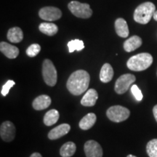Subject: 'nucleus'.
Segmentation results:
<instances>
[{
  "label": "nucleus",
  "mask_w": 157,
  "mask_h": 157,
  "mask_svg": "<svg viewBox=\"0 0 157 157\" xmlns=\"http://www.w3.org/2000/svg\"><path fill=\"white\" fill-rule=\"evenodd\" d=\"M0 50L7 58L10 59L16 58L19 55L18 48L5 42L0 43Z\"/></svg>",
  "instance_id": "12"
},
{
  "label": "nucleus",
  "mask_w": 157,
  "mask_h": 157,
  "mask_svg": "<svg viewBox=\"0 0 157 157\" xmlns=\"http://www.w3.org/2000/svg\"><path fill=\"white\" fill-rule=\"evenodd\" d=\"M68 48L69 52H73L74 51H81L84 48V44L83 41L79 39H74L68 43Z\"/></svg>",
  "instance_id": "23"
},
{
  "label": "nucleus",
  "mask_w": 157,
  "mask_h": 157,
  "mask_svg": "<svg viewBox=\"0 0 157 157\" xmlns=\"http://www.w3.org/2000/svg\"><path fill=\"white\" fill-rule=\"evenodd\" d=\"M135 76L133 74H126L121 75L120 77L118 78L115 83L114 90L116 93L119 95L125 93L131 85L135 82Z\"/></svg>",
  "instance_id": "7"
},
{
  "label": "nucleus",
  "mask_w": 157,
  "mask_h": 157,
  "mask_svg": "<svg viewBox=\"0 0 157 157\" xmlns=\"http://www.w3.org/2000/svg\"><path fill=\"white\" fill-rule=\"evenodd\" d=\"M106 115L111 121L119 123L128 119L130 111L128 109L121 105H113L107 110Z\"/></svg>",
  "instance_id": "5"
},
{
  "label": "nucleus",
  "mask_w": 157,
  "mask_h": 157,
  "mask_svg": "<svg viewBox=\"0 0 157 157\" xmlns=\"http://www.w3.org/2000/svg\"><path fill=\"white\" fill-rule=\"evenodd\" d=\"M68 9L73 15L81 18H89L93 15V10L88 4H82L77 1H72L68 4Z\"/></svg>",
  "instance_id": "6"
},
{
  "label": "nucleus",
  "mask_w": 157,
  "mask_h": 157,
  "mask_svg": "<svg viewBox=\"0 0 157 157\" xmlns=\"http://www.w3.org/2000/svg\"><path fill=\"white\" fill-rule=\"evenodd\" d=\"M98 98L97 91L95 89H90L84 94V95L81 100V104L84 106L91 107L96 103Z\"/></svg>",
  "instance_id": "13"
},
{
  "label": "nucleus",
  "mask_w": 157,
  "mask_h": 157,
  "mask_svg": "<svg viewBox=\"0 0 157 157\" xmlns=\"http://www.w3.org/2000/svg\"><path fill=\"white\" fill-rule=\"evenodd\" d=\"M39 31L48 36H53L58 31V26L52 23H42L39 26Z\"/></svg>",
  "instance_id": "22"
},
{
  "label": "nucleus",
  "mask_w": 157,
  "mask_h": 157,
  "mask_svg": "<svg viewBox=\"0 0 157 157\" xmlns=\"http://www.w3.org/2000/svg\"><path fill=\"white\" fill-rule=\"evenodd\" d=\"M39 15L42 20L47 21H54L60 19L62 13L60 9L55 7H45L39 10Z\"/></svg>",
  "instance_id": "8"
},
{
  "label": "nucleus",
  "mask_w": 157,
  "mask_h": 157,
  "mask_svg": "<svg viewBox=\"0 0 157 157\" xmlns=\"http://www.w3.org/2000/svg\"><path fill=\"white\" fill-rule=\"evenodd\" d=\"M127 157H136V156H133V155H128V156H127Z\"/></svg>",
  "instance_id": "31"
},
{
  "label": "nucleus",
  "mask_w": 157,
  "mask_h": 157,
  "mask_svg": "<svg viewBox=\"0 0 157 157\" xmlns=\"http://www.w3.org/2000/svg\"><path fill=\"white\" fill-rule=\"evenodd\" d=\"M15 82L13 81V80H9V81H7L5 84H4L2 88V91H1L2 95L3 96L7 95V94L9 93L10 90L11 88L15 85Z\"/></svg>",
  "instance_id": "27"
},
{
  "label": "nucleus",
  "mask_w": 157,
  "mask_h": 157,
  "mask_svg": "<svg viewBox=\"0 0 157 157\" xmlns=\"http://www.w3.org/2000/svg\"><path fill=\"white\" fill-rule=\"evenodd\" d=\"M153 113H154V118L157 122V105H155V106L154 107V109H153Z\"/></svg>",
  "instance_id": "28"
},
{
  "label": "nucleus",
  "mask_w": 157,
  "mask_h": 157,
  "mask_svg": "<svg viewBox=\"0 0 157 157\" xmlns=\"http://www.w3.org/2000/svg\"><path fill=\"white\" fill-rule=\"evenodd\" d=\"M71 127L68 124H62L58 125V127H55L49 132L48 137L50 140H57L69 132Z\"/></svg>",
  "instance_id": "11"
},
{
  "label": "nucleus",
  "mask_w": 157,
  "mask_h": 157,
  "mask_svg": "<svg viewBox=\"0 0 157 157\" xmlns=\"http://www.w3.org/2000/svg\"><path fill=\"white\" fill-rule=\"evenodd\" d=\"M142 45V39L138 36H132L124 43V49L127 52H132Z\"/></svg>",
  "instance_id": "15"
},
{
  "label": "nucleus",
  "mask_w": 157,
  "mask_h": 157,
  "mask_svg": "<svg viewBox=\"0 0 157 157\" xmlns=\"http://www.w3.org/2000/svg\"><path fill=\"white\" fill-rule=\"evenodd\" d=\"M131 92H132V95H134L135 99H136L137 101H142L143 98L142 92H141V90L139 89V87H137V85L133 84L132 87H131Z\"/></svg>",
  "instance_id": "26"
},
{
  "label": "nucleus",
  "mask_w": 157,
  "mask_h": 157,
  "mask_svg": "<svg viewBox=\"0 0 157 157\" xmlns=\"http://www.w3.org/2000/svg\"><path fill=\"white\" fill-rule=\"evenodd\" d=\"M146 151L149 157H157V138L147 143Z\"/></svg>",
  "instance_id": "24"
},
{
  "label": "nucleus",
  "mask_w": 157,
  "mask_h": 157,
  "mask_svg": "<svg viewBox=\"0 0 157 157\" xmlns=\"http://www.w3.org/2000/svg\"><path fill=\"white\" fill-rule=\"evenodd\" d=\"M115 30L117 35L122 38H126L129 35V28L124 19L118 18L115 21Z\"/></svg>",
  "instance_id": "16"
},
{
  "label": "nucleus",
  "mask_w": 157,
  "mask_h": 157,
  "mask_svg": "<svg viewBox=\"0 0 157 157\" xmlns=\"http://www.w3.org/2000/svg\"><path fill=\"white\" fill-rule=\"evenodd\" d=\"M153 17H154V19L155 20V21H157V10L155 11V13H154V16H153Z\"/></svg>",
  "instance_id": "30"
},
{
  "label": "nucleus",
  "mask_w": 157,
  "mask_h": 157,
  "mask_svg": "<svg viewBox=\"0 0 157 157\" xmlns=\"http://www.w3.org/2000/svg\"><path fill=\"white\" fill-rule=\"evenodd\" d=\"M41 50L40 45L38 44H33L30 45L26 50V55L29 57L33 58V57L36 56L39 53Z\"/></svg>",
  "instance_id": "25"
},
{
  "label": "nucleus",
  "mask_w": 157,
  "mask_h": 157,
  "mask_svg": "<svg viewBox=\"0 0 157 157\" xmlns=\"http://www.w3.org/2000/svg\"><path fill=\"white\" fill-rule=\"evenodd\" d=\"M113 77V69L109 63H105L102 66L100 72V79L103 83L111 82Z\"/></svg>",
  "instance_id": "17"
},
{
  "label": "nucleus",
  "mask_w": 157,
  "mask_h": 157,
  "mask_svg": "<svg viewBox=\"0 0 157 157\" xmlns=\"http://www.w3.org/2000/svg\"><path fill=\"white\" fill-rule=\"evenodd\" d=\"M76 150V144L73 142H67L63 145L60 150L62 157H71L75 154Z\"/></svg>",
  "instance_id": "20"
},
{
  "label": "nucleus",
  "mask_w": 157,
  "mask_h": 157,
  "mask_svg": "<svg viewBox=\"0 0 157 157\" xmlns=\"http://www.w3.org/2000/svg\"><path fill=\"white\" fill-rule=\"evenodd\" d=\"M30 157H42V155H41L39 153H34V154H32L31 155Z\"/></svg>",
  "instance_id": "29"
},
{
  "label": "nucleus",
  "mask_w": 157,
  "mask_h": 157,
  "mask_svg": "<svg viewBox=\"0 0 157 157\" xmlns=\"http://www.w3.org/2000/svg\"><path fill=\"white\" fill-rule=\"evenodd\" d=\"M0 136L5 142H11L15 136V127L11 121H6L1 124Z\"/></svg>",
  "instance_id": "9"
},
{
  "label": "nucleus",
  "mask_w": 157,
  "mask_h": 157,
  "mask_svg": "<svg viewBox=\"0 0 157 157\" xmlns=\"http://www.w3.org/2000/svg\"><path fill=\"white\" fill-rule=\"evenodd\" d=\"M7 39L13 43L21 42L23 39L22 30L18 27H14V28L10 29L7 33Z\"/></svg>",
  "instance_id": "19"
},
{
  "label": "nucleus",
  "mask_w": 157,
  "mask_h": 157,
  "mask_svg": "<svg viewBox=\"0 0 157 157\" xmlns=\"http://www.w3.org/2000/svg\"><path fill=\"white\" fill-rule=\"evenodd\" d=\"M156 11L154 4L150 2H144L139 5L134 12V20L135 22L140 24H146L151 21Z\"/></svg>",
  "instance_id": "3"
},
{
  "label": "nucleus",
  "mask_w": 157,
  "mask_h": 157,
  "mask_svg": "<svg viewBox=\"0 0 157 157\" xmlns=\"http://www.w3.org/2000/svg\"><path fill=\"white\" fill-rule=\"evenodd\" d=\"M152 63L153 57L151 55L147 52H143L131 57L127 60V68L131 71H142L150 67Z\"/></svg>",
  "instance_id": "2"
},
{
  "label": "nucleus",
  "mask_w": 157,
  "mask_h": 157,
  "mask_svg": "<svg viewBox=\"0 0 157 157\" xmlns=\"http://www.w3.org/2000/svg\"><path fill=\"white\" fill-rule=\"evenodd\" d=\"M97 120V117L95 113H89L79 121V127L83 130H87L94 126Z\"/></svg>",
  "instance_id": "18"
},
{
  "label": "nucleus",
  "mask_w": 157,
  "mask_h": 157,
  "mask_svg": "<svg viewBox=\"0 0 157 157\" xmlns=\"http://www.w3.org/2000/svg\"><path fill=\"white\" fill-rule=\"evenodd\" d=\"M90 74L84 70L74 71L68 78L66 87L68 91L74 95H80L89 87Z\"/></svg>",
  "instance_id": "1"
},
{
  "label": "nucleus",
  "mask_w": 157,
  "mask_h": 157,
  "mask_svg": "<svg viewBox=\"0 0 157 157\" xmlns=\"http://www.w3.org/2000/svg\"><path fill=\"white\" fill-rule=\"evenodd\" d=\"M51 104V98L47 95H42L36 98L33 101V108L36 111L48 109Z\"/></svg>",
  "instance_id": "14"
},
{
  "label": "nucleus",
  "mask_w": 157,
  "mask_h": 157,
  "mask_svg": "<svg viewBox=\"0 0 157 157\" xmlns=\"http://www.w3.org/2000/svg\"><path fill=\"white\" fill-rule=\"evenodd\" d=\"M84 153L87 157H102L103 149L101 145L95 140H90L85 143L84 146Z\"/></svg>",
  "instance_id": "10"
},
{
  "label": "nucleus",
  "mask_w": 157,
  "mask_h": 157,
  "mask_svg": "<svg viewBox=\"0 0 157 157\" xmlns=\"http://www.w3.org/2000/svg\"><path fill=\"white\" fill-rule=\"evenodd\" d=\"M59 117H60V114L58 111L56 109H52L45 113L43 121H44V124L47 126H52L58 121Z\"/></svg>",
  "instance_id": "21"
},
{
  "label": "nucleus",
  "mask_w": 157,
  "mask_h": 157,
  "mask_svg": "<svg viewBox=\"0 0 157 157\" xmlns=\"http://www.w3.org/2000/svg\"><path fill=\"white\" fill-rule=\"evenodd\" d=\"M42 76L44 81L48 85L54 87L57 83V71L56 67L49 59H46L42 64Z\"/></svg>",
  "instance_id": "4"
}]
</instances>
